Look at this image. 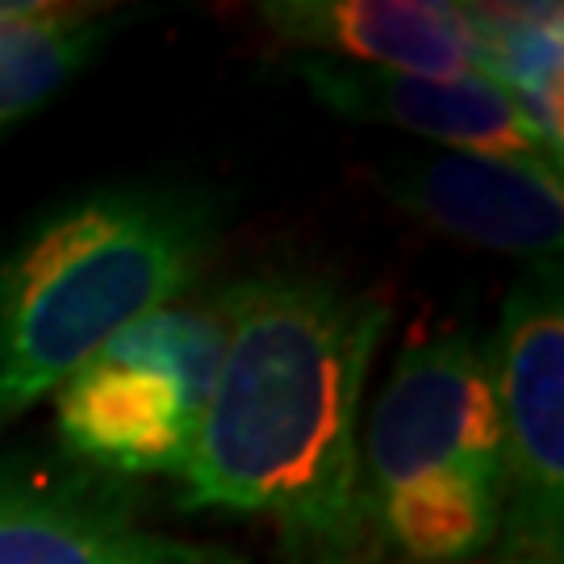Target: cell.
<instances>
[{
    "mask_svg": "<svg viewBox=\"0 0 564 564\" xmlns=\"http://www.w3.org/2000/svg\"><path fill=\"white\" fill-rule=\"evenodd\" d=\"M377 540L410 564H464L502 535V419L468 330L410 343L360 435Z\"/></svg>",
    "mask_w": 564,
    "mask_h": 564,
    "instance_id": "cell-3",
    "label": "cell"
},
{
    "mask_svg": "<svg viewBox=\"0 0 564 564\" xmlns=\"http://www.w3.org/2000/svg\"><path fill=\"white\" fill-rule=\"evenodd\" d=\"M0 564H247L230 547L142 531L63 494L0 485Z\"/></svg>",
    "mask_w": 564,
    "mask_h": 564,
    "instance_id": "cell-9",
    "label": "cell"
},
{
    "mask_svg": "<svg viewBox=\"0 0 564 564\" xmlns=\"http://www.w3.org/2000/svg\"><path fill=\"white\" fill-rule=\"evenodd\" d=\"M268 30L318 59L384 67L423 80L477 72L468 4L447 0H276L260 4Z\"/></svg>",
    "mask_w": 564,
    "mask_h": 564,
    "instance_id": "cell-8",
    "label": "cell"
},
{
    "mask_svg": "<svg viewBox=\"0 0 564 564\" xmlns=\"http://www.w3.org/2000/svg\"><path fill=\"white\" fill-rule=\"evenodd\" d=\"M389 305L330 276L230 284V335L184 464V510L263 514L297 564H364L381 544L360 464L364 389Z\"/></svg>",
    "mask_w": 564,
    "mask_h": 564,
    "instance_id": "cell-1",
    "label": "cell"
},
{
    "mask_svg": "<svg viewBox=\"0 0 564 564\" xmlns=\"http://www.w3.org/2000/svg\"><path fill=\"white\" fill-rule=\"evenodd\" d=\"M502 419L510 556L561 561L564 527V305L556 276H531L502 305L485 347Z\"/></svg>",
    "mask_w": 564,
    "mask_h": 564,
    "instance_id": "cell-5",
    "label": "cell"
},
{
    "mask_svg": "<svg viewBox=\"0 0 564 564\" xmlns=\"http://www.w3.org/2000/svg\"><path fill=\"white\" fill-rule=\"evenodd\" d=\"M477 72L561 147V4H468Z\"/></svg>",
    "mask_w": 564,
    "mask_h": 564,
    "instance_id": "cell-10",
    "label": "cell"
},
{
    "mask_svg": "<svg viewBox=\"0 0 564 564\" xmlns=\"http://www.w3.org/2000/svg\"><path fill=\"white\" fill-rule=\"evenodd\" d=\"M105 21L84 9L42 4L21 21H0V126L55 97L101 42Z\"/></svg>",
    "mask_w": 564,
    "mask_h": 564,
    "instance_id": "cell-11",
    "label": "cell"
},
{
    "mask_svg": "<svg viewBox=\"0 0 564 564\" xmlns=\"http://www.w3.org/2000/svg\"><path fill=\"white\" fill-rule=\"evenodd\" d=\"M464 564H561V561H535V556H502V561H464Z\"/></svg>",
    "mask_w": 564,
    "mask_h": 564,
    "instance_id": "cell-12",
    "label": "cell"
},
{
    "mask_svg": "<svg viewBox=\"0 0 564 564\" xmlns=\"http://www.w3.org/2000/svg\"><path fill=\"white\" fill-rule=\"evenodd\" d=\"M214 256L202 202L109 188L67 205L0 263V419L55 393L118 330L184 302Z\"/></svg>",
    "mask_w": 564,
    "mask_h": 564,
    "instance_id": "cell-2",
    "label": "cell"
},
{
    "mask_svg": "<svg viewBox=\"0 0 564 564\" xmlns=\"http://www.w3.org/2000/svg\"><path fill=\"white\" fill-rule=\"evenodd\" d=\"M384 193L414 223L481 251L523 260H552L561 251L564 184L561 167L547 160L435 151L398 163L384 176Z\"/></svg>",
    "mask_w": 564,
    "mask_h": 564,
    "instance_id": "cell-6",
    "label": "cell"
},
{
    "mask_svg": "<svg viewBox=\"0 0 564 564\" xmlns=\"http://www.w3.org/2000/svg\"><path fill=\"white\" fill-rule=\"evenodd\" d=\"M226 335L230 289L163 305L118 330L55 389L63 447L109 473H184Z\"/></svg>",
    "mask_w": 564,
    "mask_h": 564,
    "instance_id": "cell-4",
    "label": "cell"
},
{
    "mask_svg": "<svg viewBox=\"0 0 564 564\" xmlns=\"http://www.w3.org/2000/svg\"><path fill=\"white\" fill-rule=\"evenodd\" d=\"M293 72L318 101L351 121L393 126L426 142H440L444 151L547 160L561 167V147L540 134L523 109L481 72L456 80H423L318 55H302Z\"/></svg>",
    "mask_w": 564,
    "mask_h": 564,
    "instance_id": "cell-7",
    "label": "cell"
}]
</instances>
